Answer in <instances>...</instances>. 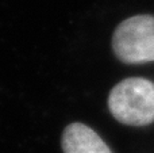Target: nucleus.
<instances>
[{"instance_id":"nucleus-3","label":"nucleus","mask_w":154,"mask_h":153,"mask_svg":"<svg viewBox=\"0 0 154 153\" xmlns=\"http://www.w3.org/2000/svg\"><path fill=\"white\" fill-rule=\"evenodd\" d=\"M61 146L64 153H112L95 130L80 122L65 127Z\"/></svg>"},{"instance_id":"nucleus-2","label":"nucleus","mask_w":154,"mask_h":153,"mask_svg":"<svg viewBox=\"0 0 154 153\" xmlns=\"http://www.w3.org/2000/svg\"><path fill=\"white\" fill-rule=\"evenodd\" d=\"M112 49L126 64L154 61V16L135 15L123 20L112 35Z\"/></svg>"},{"instance_id":"nucleus-1","label":"nucleus","mask_w":154,"mask_h":153,"mask_svg":"<svg viewBox=\"0 0 154 153\" xmlns=\"http://www.w3.org/2000/svg\"><path fill=\"white\" fill-rule=\"evenodd\" d=\"M111 114L120 123L145 126L154 122V83L128 77L118 83L108 96Z\"/></svg>"}]
</instances>
